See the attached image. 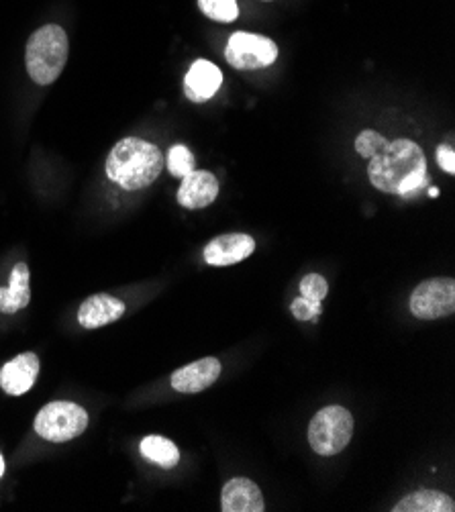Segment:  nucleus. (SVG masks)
<instances>
[{"label": "nucleus", "mask_w": 455, "mask_h": 512, "mask_svg": "<svg viewBox=\"0 0 455 512\" xmlns=\"http://www.w3.org/2000/svg\"><path fill=\"white\" fill-rule=\"evenodd\" d=\"M125 315V302L109 296V294H94L86 298L78 311V323L84 329H100L109 323L119 321Z\"/></svg>", "instance_id": "nucleus-12"}, {"label": "nucleus", "mask_w": 455, "mask_h": 512, "mask_svg": "<svg viewBox=\"0 0 455 512\" xmlns=\"http://www.w3.org/2000/svg\"><path fill=\"white\" fill-rule=\"evenodd\" d=\"M221 84L223 74L215 64L209 60H196L184 78V92L192 102H207L219 92Z\"/></svg>", "instance_id": "nucleus-14"}, {"label": "nucleus", "mask_w": 455, "mask_h": 512, "mask_svg": "<svg viewBox=\"0 0 455 512\" xmlns=\"http://www.w3.org/2000/svg\"><path fill=\"white\" fill-rule=\"evenodd\" d=\"M394 512H453L455 502L451 496L435 490H419L404 496L394 508Z\"/></svg>", "instance_id": "nucleus-16"}, {"label": "nucleus", "mask_w": 455, "mask_h": 512, "mask_svg": "<svg viewBox=\"0 0 455 512\" xmlns=\"http://www.w3.org/2000/svg\"><path fill=\"white\" fill-rule=\"evenodd\" d=\"M31 290H29V268L27 264H17L11 272V284L7 288H0V313L13 315L29 304Z\"/></svg>", "instance_id": "nucleus-15"}, {"label": "nucleus", "mask_w": 455, "mask_h": 512, "mask_svg": "<svg viewBox=\"0 0 455 512\" xmlns=\"http://www.w3.org/2000/svg\"><path fill=\"white\" fill-rule=\"evenodd\" d=\"M141 455L149 459V462H154L166 470L178 466L180 462L178 447L170 439L160 435H149L141 441Z\"/></svg>", "instance_id": "nucleus-17"}, {"label": "nucleus", "mask_w": 455, "mask_h": 512, "mask_svg": "<svg viewBox=\"0 0 455 512\" xmlns=\"http://www.w3.org/2000/svg\"><path fill=\"white\" fill-rule=\"evenodd\" d=\"M368 176L380 192L411 196L429 182L425 153L411 139L388 141L370 158Z\"/></svg>", "instance_id": "nucleus-1"}, {"label": "nucleus", "mask_w": 455, "mask_h": 512, "mask_svg": "<svg viewBox=\"0 0 455 512\" xmlns=\"http://www.w3.org/2000/svg\"><path fill=\"white\" fill-rule=\"evenodd\" d=\"M70 54L68 35L60 25H43L37 29L25 49L27 72L35 84H54L66 68Z\"/></svg>", "instance_id": "nucleus-3"}, {"label": "nucleus", "mask_w": 455, "mask_h": 512, "mask_svg": "<svg viewBox=\"0 0 455 512\" xmlns=\"http://www.w3.org/2000/svg\"><path fill=\"white\" fill-rule=\"evenodd\" d=\"M437 164L447 174H455V151L449 145L437 147Z\"/></svg>", "instance_id": "nucleus-23"}, {"label": "nucleus", "mask_w": 455, "mask_h": 512, "mask_svg": "<svg viewBox=\"0 0 455 512\" xmlns=\"http://www.w3.org/2000/svg\"><path fill=\"white\" fill-rule=\"evenodd\" d=\"M219 196V182L207 170H192L182 178L178 188V202L184 209H205Z\"/></svg>", "instance_id": "nucleus-10"}, {"label": "nucleus", "mask_w": 455, "mask_h": 512, "mask_svg": "<svg viewBox=\"0 0 455 512\" xmlns=\"http://www.w3.org/2000/svg\"><path fill=\"white\" fill-rule=\"evenodd\" d=\"M166 166L158 145L139 137L121 139L107 158V176L125 190H141L154 184Z\"/></svg>", "instance_id": "nucleus-2"}, {"label": "nucleus", "mask_w": 455, "mask_h": 512, "mask_svg": "<svg viewBox=\"0 0 455 512\" xmlns=\"http://www.w3.org/2000/svg\"><path fill=\"white\" fill-rule=\"evenodd\" d=\"M223 512H264L266 502L258 484L247 478H233L225 484L221 494Z\"/></svg>", "instance_id": "nucleus-13"}, {"label": "nucleus", "mask_w": 455, "mask_h": 512, "mask_svg": "<svg viewBox=\"0 0 455 512\" xmlns=\"http://www.w3.org/2000/svg\"><path fill=\"white\" fill-rule=\"evenodd\" d=\"M3 474H5V459L0 455V478H3Z\"/></svg>", "instance_id": "nucleus-24"}, {"label": "nucleus", "mask_w": 455, "mask_h": 512, "mask_svg": "<svg viewBox=\"0 0 455 512\" xmlns=\"http://www.w3.org/2000/svg\"><path fill=\"white\" fill-rule=\"evenodd\" d=\"M198 9L219 23H233L239 15L237 0H198Z\"/></svg>", "instance_id": "nucleus-18"}, {"label": "nucleus", "mask_w": 455, "mask_h": 512, "mask_svg": "<svg viewBox=\"0 0 455 512\" xmlns=\"http://www.w3.org/2000/svg\"><path fill=\"white\" fill-rule=\"evenodd\" d=\"M39 374V357L31 351L17 355L3 370H0V388L11 396L29 392Z\"/></svg>", "instance_id": "nucleus-11"}, {"label": "nucleus", "mask_w": 455, "mask_h": 512, "mask_svg": "<svg viewBox=\"0 0 455 512\" xmlns=\"http://www.w3.org/2000/svg\"><path fill=\"white\" fill-rule=\"evenodd\" d=\"M388 143V139L384 137V135H380V133H376V131H362L360 135H358V139H356V151L360 153L362 158H374L376 153L384 147Z\"/></svg>", "instance_id": "nucleus-21"}, {"label": "nucleus", "mask_w": 455, "mask_h": 512, "mask_svg": "<svg viewBox=\"0 0 455 512\" xmlns=\"http://www.w3.org/2000/svg\"><path fill=\"white\" fill-rule=\"evenodd\" d=\"M196 166V160L192 156V151L186 147V145H174L168 153V170L170 174L178 176V178H184L186 174H190Z\"/></svg>", "instance_id": "nucleus-19"}, {"label": "nucleus", "mask_w": 455, "mask_h": 512, "mask_svg": "<svg viewBox=\"0 0 455 512\" xmlns=\"http://www.w3.org/2000/svg\"><path fill=\"white\" fill-rule=\"evenodd\" d=\"M225 58L235 70H260L276 62L278 47L270 37L239 31L231 35Z\"/></svg>", "instance_id": "nucleus-6"}, {"label": "nucleus", "mask_w": 455, "mask_h": 512, "mask_svg": "<svg viewBox=\"0 0 455 512\" xmlns=\"http://www.w3.org/2000/svg\"><path fill=\"white\" fill-rule=\"evenodd\" d=\"M300 294L311 302H323V298L329 294V284L319 274H309L300 280Z\"/></svg>", "instance_id": "nucleus-20"}, {"label": "nucleus", "mask_w": 455, "mask_h": 512, "mask_svg": "<svg viewBox=\"0 0 455 512\" xmlns=\"http://www.w3.org/2000/svg\"><path fill=\"white\" fill-rule=\"evenodd\" d=\"M353 437V417L343 406H327L309 425V443L315 453L331 457L341 453Z\"/></svg>", "instance_id": "nucleus-5"}, {"label": "nucleus", "mask_w": 455, "mask_h": 512, "mask_svg": "<svg viewBox=\"0 0 455 512\" xmlns=\"http://www.w3.org/2000/svg\"><path fill=\"white\" fill-rule=\"evenodd\" d=\"M86 427L88 413L82 406L66 400L45 404L35 419V433L52 443L72 441L80 437Z\"/></svg>", "instance_id": "nucleus-4"}, {"label": "nucleus", "mask_w": 455, "mask_h": 512, "mask_svg": "<svg viewBox=\"0 0 455 512\" xmlns=\"http://www.w3.org/2000/svg\"><path fill=\"white\" fill-rule=\"evenodd\" d=\"M254 249V237H249L247 233H227L213 239L205 247V262L209 266H233L247 260Z\"/></svg>", "instance_id": "nucleus-8"}, {"label": "nucleus", "mask_w": 455, "mask_h": 512, "mask_svg": "<svg viewBox=\"0 0 455 512\" xmlns=\"http://www.w3.org/2000/svg\"><path fill=\"white\" fill-rule=\"evenodd\" d=\"M429 194H431V196H437V194H439V190H437V188H431V190H429Z\"/></svg>", "instance_id": "nucleus-25"}, {"label": "nucleus", "mask_w": 455, "mask_h": 512, "mask_svg": "<svg viewBox=\"0 0 455 512\" xmlns=\"http://www.w3.org/2000/svg\"><path fill=\"white\" fill-rule=\"evenodd\" d=\"M290 311L292 315L298 319V321H317L323 313L321 309V302H311L307 300L305 296L296 298L292 304H290Z\"/></svg>", "instance_id": "nucleus-22"}, {"label": "nucleus", "mask_w": 455, "mask_h": 512, "mask_svg": "<svg viewBox=\"0 0 455 512\" xmlns=\"http://www.w3.org/2000/svg\"><path fill=\"white\" fill-rule=\"evenodd\" d=\"M221 376V362L217 357H202V360L176 370L170 378L172 388L180 394H198L211 388Z\"/></svg>", "instance_id": "nucleus-9"}, {"label": "nucleus", "mask_w": 455, "mask_h": 512, "mask_svg": "<svg viewBox=\"0 0 455 512\" xmlns=\"http://www.w3.org/2000/svg\"><path fill=\"white\" fill-rule=\"evenodd\" d=\"M455 311V280L431 278L411 294V313L423 321L449 317Z\"/></svg>", "instance_id": "nucleus-7"}]
</instances>
